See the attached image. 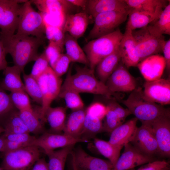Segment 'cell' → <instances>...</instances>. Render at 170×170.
<instances>
[{"label":"cell","mask_w":170,"mask_h":170,"mask_svg":"<svg viewBox=\"0 0 170 170\" xmlns=\"http://www.w3.org/2000/svg\"><path fill=\"white\" fill-rule=\"evenodd\" d=\"M76 72L72 75L71 68L69 70L61 87L74 90L79 93H88L104 96L106 98L113 97L117 100L122 99L121 93L110 91L105 84L95 76V71L85 66H76Z\"/></svg>","instance_id":"cell-1"},{"label":"cell","mask_w":170,"mask_h":170,"mask_svg":"<svg viewBox=\"0 0 170 170\" xmlns=\"http://www.w3.org/2000/svg\"><path fill=\"white\" fill-rule=\"evenodd\" d=\"M0 38L6 54L11 55L14 65L22 72L27 64L37 58L38 48L44 42V39L16 34L9 37H0Z\"/></svg>","instance_id":"cell-2"},{"label":"cell","mask_w":170,"mask_h":170,"mask_svg":"<svg viewBox=\"0 0 170 170\" xmlns=\"http://www.w3.org/2000/svg\"><path fill=\"white\" fill-rule=\"evenodd\" d=\"M118 101L126 106L131 114L133 115L142 124H149L170 112L169 108L148 99L140 87L132 91L126 99H121Z\"/></svg>","instance_id":"cell-3"},{"label":"cell","mask_w":170,"mask_h":170,"mask_svg":"<svg viewBox=\"0 0 170 170\" xmlns=\"http://www.w3.org/2000/svg\"><path fill=\"white\" fill-rule=\"evenodd\" d=\"M123 36L119 29L108 34L91 40L83 48L89 68L94 70L98 63L117 49Z\"/></svg>","instance_id":"cell-4"},{"label":"cell","mask_w":170,"mask_h":170,"mask_svg":"<svg viewBox=\"0 0 170 170\" xmlns=\"http://www.w3.org/2000/svg\"><path fill=\"white\" fill-rule=\"evenodd\" d=\"M27 0L21 6L16 34L44 39L45 21L43 14L37 12Z\"/></svg>","instance_id":"cell-5"},{"label":"cell","mask_w":170,"mask_h":170,"mask_svg":"<svg viewBox=\"0 0 170 170\" xmlns=\"http://www.w3.org/2000/svg\"><path fill=\"white\" fill-rule=\"evenodd\" d=\"M39 148L31 145L4 152L0 167L3 170H31L40 158Z\"/></svg>","instance_id":"cell-6"},{"label":"cell","mask_w":170,"mask_h":170,"mask_svg":"<svg viewBox=\"0 0 170 170\" xmlns=\"http://www.w3.org/2000/svg\"><path fill=\"white\" fill-rule=\"evenodd\" d=\"M129 8L104 13L96 16L94 18L93 27L90 31L87 40L96 39L114 32L126 20Z\"/></svg>","instance_id":"cell-7"},{"label":"cell","mask_w":170,"mask_h":170,"mask_svg":"<svg viewBox=\"0 0 170 170\" xmlns=\"http://www.w3.org/2000/svg\"><path fill=\"white\" fill-rule=\"evenodd\" d=\"M140 62L153 55L162 52L165 41L163 35L157 36L151 33L147 26L132 31Z\"/></svg>","instance_id":"cell-8"},{"label":"cell","mask_w":170,"mask_h":170,"mask_svg":"<svg viewBox=\"0 0 170 170\" xmlns=\"http://www.w3.org/2000/svg\"><path fill=\"white\" fill-rule=\"evenodd\" d=\"M27 0H0V37H9L17 30L21 6Z\"/></svg>","instance_id":"cell-9"},{"label":"cell","mask_w":170,"mask_h":170,"mask_svg":"<svg viewBox=\"0 0 170 170\" xmlns=\"http://www.w3.org/2000/svg\"><path fill=\"white\" fill-rule=\"evenodd\" d=\"M42 96V112L45 113L50 106L53 101L58 97L62 85L60 77L57 76L49 66L46 71L37 79Z\"/></svg>","instance_id":"cell-10"},{"label":"cell","mask_w":170,"mask_h":170,"mask_svg":"<svg viewBox=\"0 0 170 170\" xmlns=\"http://www.w3.org/2000/svg\"><path fill=\"white\" fill-rule=\"evenodd\" d=\"M90 142V140L87 139L75 138L64 133H55L45 132L38 138H36L32 145L41 148L46 154L58 148L74 145L79 142Z\"/></svg>","instance_id":"cell-11"},{"label":"cell","mask_w":170,"mask_h":170,"mask_svg":"<svg viewBox=\"0 0 170 170\" xmlns=\"http://www.w3.org/2000/svg\"><path fill=\"white\" fill-rule=\"evenodd\" d=\"M105 84L110 91L115 93L131 92L137 87L136 79L121 61L108 78Z\"/></svg>","instance_id":"cell-12"},{"label":"cell","mask_w":170,"mask_h":170,"mask_svg":"<svg viewBox=\"0 0 170 170\" xmlns=\"http://www.w3.org/2000/svg\"><path fill=\"white\" fill-rule=\"evenodd\" d=\"M157 141L158 154L161 156H170V112L164 114L149 124Z\"/></svg>","instance_id":"cell-13"},{"label":"cell","mask_w":170,"mask_h":170,"mask_svg":"<svg viewBox=\"0 0 170 170\" xmlns=\"http://www.w3.org/2000/svg\"><path fill=\"white\" fill-rule=\"evenodd\" d=\"M71 154L72 163L78 170H114L113 165L109 160L91 156L81 147L73 150Z\"/></svg>","instance_id":"cell-14"},{"label":"cell","mask_w":170,"mask_h":170,"mask_svg":"<svg viewBox=\"0 0 170 170\" xmlns=\"http://www.w3.org/2000/svg\"><path fill=\"white\" fill-rule=\"evenodd\" d=\"M124 151L119 158L114 170H127L155 161L138 149L130 143L124 145Z\"/></svg>","instance_id":"cell-15"},{"label":"cell","mask_w":170,"mask_h":170,"mask_svg":"<svg viewBox=\"0 0 170 170\" xmlns=\"http://www.w3.org/2000/svg\"><path fill=\"white\" fill-rule=\"evenodd\" d=\"M143 91L150 100L163 105L170 104V79L161 78L150 82H145Z\"/></svg>","instance_id":"cell-16"},{"label":"cell","mask_w":170,"mask_h":170,"mask_svg":"<svg viewBox=\"0 0 170 170\" xmlns=\"http://www.w3.org/2000/svg\"><path fill=\"white\" fill-rule=\"evenodd\" d=\"M130 143L149 156H153L158 153L157 141L149 124H142L137 128L134 137Z\"/></svg>","instance_id":"cell-17"},{"label":"cell","mask_w":170,"mask_h":170,"mask_svg":"<svg viewBox=\"0 0 170 170\" xmlns=\"http://www.w3.org/2000/svg\"><path fill=\"white\" fill-rule=\"evenodd\" d=\"M137 66L146 81L150 82L161 78L165 64L163 57L156 54L141 61Z\"/></svg>","instance_id":"cell-18"},{"label":"cell","mask_w":170,"mask_h":170,"mask_svg":"<svg viewBox=\"0 0 170 170\" xmlns=\"http://www.w3.org/2000/svg\"><path fill=\"white\" fill-rule=\"evenodd\" d=\"M118 48L121 55V61L127 69L131 67L137 66L140 60L132 31L125 30Z\"/></svg>","instance_id":"cell-19"},{"label":"cell","mask_w":170,"mask_h":170,"mask_svg":"<svg viewBox=\"0 0 170 170\" xmlns=\"http://www.w3.org/2000/svg\"><path fill=\"white\" fill-rule=\"evenodd\" d=\"M138 120L135 117L116 128L110 133L108 141L114 145L123 147L125 144L130 143L137 131Z\"/></svg>","instance_id":"cell-20"},{"label":"cell","mask_w":170,"mask_h":170,"mask_svg":"<svg viewBox=\"0 0 170 170\" xmlns=\"http://www.w3.org/2000/svg\"><path fill=\"white\" fill-rule=\"evenodd\" d=\"M34 4L42 14H46L58 17L64 25L70 6L72 5L67 0H32Z\"/></svg>","instance_id":"cell-21"},{"label":"cell","mask_w":170,"mask_h":170,"mask_svg":"<svg viewBox=\"0 0 170 170\" xmlns=\"http://www.w3.org/2000/svg\"><path fill=\"white\" fill-rule=\"evenodd\" d=\"M20 116L27 127L30 133L38 134L45 132L44 124L46 122L42 112L41 106L19 111Z\"/></svg>","instance_id":"cell-22"},{"label":"cell","mask_w":170,"mask_h":170,"mask_svg":"<svg viewBox=\"0 0 170 170\" xmlns=\"http://www.w3.org/2000/svg\"><path fill=\"white\" fill-rule=\"evenodd\" d=\"M90 16L85 12L68 14L63 26L67 32L76 39L84 34L89 24Z\"/></svg>","instance_id":"cell-23"},{"label":"cell","mask_w":170,"mask_h":170,"mask_svg":"<svg viewBox=\"0 0 170 170\" xmlns=\"http://www.w3.org/2000/svg\"><path fill=\"white\" fill-rule=\"evenodd\" d=\"M129 8L124 0H88L84 12L94 18L100 14Z\"/></svg>","instance_id":"cell-24"},{"label":"cell","mask_w":170,"mask_h":170,"mask_svg":"<svg viewBox=\"0 0 170 170\" xmlns=\"http://www.w3.org/2000/svg\"><path fill=\"white\" fill-rule=\"evenodd\" d=\"M121 60V55L118 47L112 53L102 59L96 65L95 69L98 79L105 84Z\"/></svg>","instance_id":"cell-25"},{"label":"cell","mask_w":170,"mask_h":170,"mask_svg":"<svg viewBox=\"0 0 170 170\" xmlns=\"http://www.w3.org/2000/svg\"><path fill=\"white\" fill-rule=\"evenodd\" d=\"M85 114L84 108L72 111L66 119L63 133L75 138H81Z\"/></svg>","instance_id":"cell-26"},{"label":"cell","mask_w":170,"mask_h":170,"mask_svg":"<svg viewBox=\"0 0 170 170\" xmlns=\"http://www.w3.org/2000/svg\"><path fill=\"white\" fill-rule=\"evenodd\" d=\"M67 108L59 106L48 108L45 113V116L50 127V133H61L66 120Z\"/></svg>","instance_id":"cell-27"},{"label":"cell","mask_w":170,"mask_h":170,"mask_svg":"<svg viewBox=\"0 0 170 170\" xmlns=\"http://www.w3.org/2000/svg\"><path fill=\"white\" fill-rule=\"evenodd\" d=\"M125 30L131 31L147 26L158 18L152 14L129 8Z\"/></svg>","instance_id":"cell-28"},{"label":"cell","mask_w":170,"mask_h":170,"mask_svg":"<svg viewBox=\"0 0 170 170\" xmlns=\"http://www.w3.org/2000/svg\"><path fill=\"white\" fill-rule=\"evenodd\" d=\"M4 77L0 86L4 90L11 92L19 90H25L24 83L20 77L22 71L17 66H8L3 70Z\"/></svg>","instance_id":"cell-29"},{"label":"cell","mask_w":170,"mask_h":170,"mask_svg":"<svg viewBox=\"0 0 170 170\" xmlns=\"http://www.w3.org/2000/svg\"><path fill=\"white\" fill-rule=\"evenodd\" d=\"M130 8L153 14L158 17L163 8L170 2L164 0H124Z\"/></svg>","instance_id":"cell-30"},{"label":"cell","mask_w":170,"mask_h":170,"mask_svg":"<svg viewBox=\"0 0 170 170\" xmlns=\"http://www.w3.org/2000/svg\"><path fill=\"white\" fill-rule=\"evenodd\" d=\"M64 46L66 54L70 59L71 62H77L89 66L87 57L79 45L77 39L68 33H65Z\"/></svg>","instance_id":"cell-31"},{"label":"cell","mask_w":170,"mask_h":170,"mask_svg":"<svg viewBox=\"0 0 170 170\" xmlns=\"http://www.w3.org/2000/svg\"><path fill=\"white\" fill-rule=\"evenodd\" d=\"M147 26L149 31L157 36L170 34V2L164 8L159 18Z\"/></svg>","instance_id":"cell-32"},{"label":"cell","mask_w":170,"mask_h":170,"mask_svg":"<svg viewBox=\"0 0 170 170\" xmlns=\"http://www.w3.org/2000/svg\"><path fill=\"white\" fill-rule=\"evenodd\" d=\"M93 143L96 150L107 158L114 167L120 157V151L123 147L116 146L109 141L95 137L93 138Z\"/></svg>","instance_id":"cell-33"},{"label":"cell","mask_w":170,"mask_h":170,"mask_svg":"<svg viewBox=\"0 0 170 170\" xmlns=\"http://www.w3.org/2000/svg\"><path fill=\"white\" fill-rule=\"evenodd\" d=\"M74 146H68L47 153L46 154L48 157V163L49 170H64L67 156L71 153Z\"/></svg>","instance_id":"cell-34"},{"label":"cell","mask_w":170,"mask_h":170,"mask_svg":"<svg viewBox=\"0 0 170 170\" xmlns=\"http://www.w3.org/2000/svg\"><path fill=\"white\" fill-rule=\"evenodd\" d=\"M8 115L5 123L4 135L30 133L27 127L20 116L19 111L13 110Z\"/></svg>","instance_id":"cell-35"},{"label":"cell","mask_w":170,"mask_h":170,"mask_svg":"<svg viewBox=\"0 0 170 170\" xmlns=\"http://www.w3.org/2000/svg\"><path fill=\"white\" fill-rule=\"evenodd\" d=\"M103 120L86 112L81 138L89 140L99 133L103 132Z\"/></svg>","instance_id":"cell-36"},{"label":"cell","mask_w":170,"mask_h":170,"mask_svg":"<svg viewBox=\"0 0 170 170\" xmlns=\"http://www.w3.org/2000/svg\"><path fill=\"white\" fill-rule=\"evenodd\" d=\"M79 94L71 89L61 87L58 97L64 100L67 108L74 111L84 108V104Z\"/></svg>","instance_id":"cell-37"},{"label":"cell","mask_w":170,"mask_h":170,"mask_svg":"<svg viewBox=\"0 0 170 170\" xmlns=\"http://www.w3.org/2000/svg\"><path fill=\"white\" fill-rule=\"evenodd\" d=\"M23 78L25 91L34 101L41 106L42 96L37 80L30 74H24Z\"/></svg>","instance_id":"cell-38"},{"label":"cell","mask_w":170,"mask_h":170,"mask_svg":"<svg viewBox=\"0 0 170 170\" xmlns=\"http://www.w3.org/2000/svg\"><path fill=\"white\" fill-rule=\"evenodd\" d=\"M107 111L103 119V132L110 133L113 130L123 123L125 121L109 104L106 105Z\"/></svg>","instance_id":"cell-39"},{"label":"cell","mask_w":170,"mask_h":170,"mask_svg":"<svg viewBox=\"0 0 170 170\" xmlns=\"http://www.w3.org/2000/svg\"><path fill=\"white\" fill-rule=\"evenodd\" d=\"M45 35L49 42L55 43L64 50L65 32L62 26H53L45 21Z\"/></svg>","instance_id":"cell-40"},{"label":"cell","mask_w":170,"mask_h":170,"mask_svg":"<svg viewBox=\"0 0 170 170\" xmlns=\"http://www.w3.org/2000/svg\"><path fill=\"white\" fill-rule=\"evenodd\" d=\"M9 95L14 106L19 111L30 109L32 108L29 95L25 91L12 92Z\"/></svg>","instance_id":"cell-41"},{"label":"cell","mask_w":170,"mask_h":170,"mask_svg":"<svg viewBox=\"0 0 170 170\" xmlns=\"http://www.w3.org/2000/svg\"><path fill=\"white\" fill-rule=\"evenodd\" d=\"M3 136L6 139L15 144L20 148L32 145L36 138L30 133L10 134Z\"/></svg>","instance_id":"cell-42"},{"label":"cell","mask_w":170,"mask_h":170,"mask_svg":"<svg viewBox=\"0 0 170 170\" xmlns=\"http://www.w3.org/2000/svg\"><path fill=\"white\" fill-rule=\"evenodd\" d=\"M49 66L48 60L44 51L35 61L30 74L37 79Z\"/></svg>","instance_id":"cell-43"},{"label":"cell","mask_w":170,"mask_h":170,"mask_svg":"<svg viewBox=\"0 0 170 170\" xmlns=\"http://www.w3.org/2000/svg\"><path fill=\"white\" fill-rule=\"evenodd\" d=\"M71 62L67 54L62 53L51 68L56 75L60 77L67 72Z\"/></svg>","instance_id":"cell-44"},{"label":"cell","mask_w":170,"mask_h":170,"mask_svg":"<svg viewBox=\"0 0 170 170\" xmlns=\"http://www.w3.org/2000/svg\"><path fill=\"white\" fill-rule=\"evenodd\" d=\"M44 51L49 65L52 68L61 54L63 53V50L55 43L50 42Z\"/></svg>","instance_id":"cell-45"},{"label":"cell","mask_w":170,"mask_h":170,"mask_svg":"<svg viewBox=\"0 0 170 170\" xmlns=\"http://www.w3.org/2000/svg\"><path fill=\"white\" fill-rule=\"evenodd\" d=\"M14 107L9 95L0 86V117L8 115Z\"/></svg>","instance_id":"cell-46"},{"label":"cell","mask_w":170,"mask_h":170,"mask_svg":"<svg viewBox=\"0 0 170 170\" xmlns=\"http://www.w3.org/2000/svg\"><path fill=\"white\" fill-rule=\"evenodd\" d=\"M107 111L106 105L99 102L92 103L86 109V112L92 114L103 120Z\"/></svg>","instance_id":"cell-47"},{"label":"cell","mask_w":170,"mask_h":170,"mask_svg":"<svg viewBox=\"0 0 170 170\" xmlns=\"http://www.w3.org/2000/svg\"><path fill=\"white\" fill-rule=\"evenodd\" d=\"M169 165L166 161H155L141 167L137 170H158Z\"/></svg>","instance_id":"cell-48"},{"label":"cell","mask_w":170,"mask_h":170,"mask_svg":"<svg viewBox=\"0 0 170 170\" xmlns=\"http://www.w3.org/2000/svg\"><path fill=\"white\" fill-rule=\"evenodd\" d=\"M162 52L164 54L165 67L168 76H170V40L165 41L164 43Z\"/></svg>","instance_id":"cell-49"},{"label":"cell","mask_w":170,"mask_h":170,"mask_svg":"<svg viewBox=\"0 0 170 170\" xmlns=\"http://www.w3.org/2000/svg\"><path fill=\"white\" fill-rule=\"evenodd\" d=\"M5 48L0 38V71L4 70L7 67Z\"/></svg>","instance_id":"cell-50"},{"label":"cell","mask_w":170,"mask_h":170,"mask_svg":"<svg viewBox=\"0 0 170 170\" xmlns=\"http://www.w3.org/2000/svg\"><path fill=\"white\" fill-rule=\"evenodd\" d=\"M31 170H49L48 163L44 158H39L34 163Z\"/></svg>","instance_id":"cell-51"},{"label":"cell","mask_w":170,"mask_h":170,"mask_svg":"<svg viewBox=\"0 0 170 170\" xmlns=\"http://www.w3.org/2000/svg\"><path fill=\"white\" fill-rule=\"evenodd\" d=\"M70 3L73 5L81 7L83 11L85 10L88 0H67Z\"/></svg>","instance_id":"cell-52"},{"label":"cell","mask_w":170,"mask_h":170,"mask_svg":"<svg viewBox=\"0 0 170 170\" xmlns=\"http://www.w3.org/2000/svg\"><path fill=\"white\" fill-rule=\"evenodd\" d=\"M4 137L3 136L0 138V151L4 143Z\"/></svg>","instance_id":"cell-53"},{"label":"cell","mask_w":170,"mask_h":170,"mask_svg":"<svg viewBox=\"0 0 170 170\" xmlns=\"http://www.w3.org/2000/svg\"><path fill=\"white\" fill-rule=\"evenodd\" d=\"M158 170H170L169 165Z\"/></svg>","instance_id":"cell-54"},{"label":"cell","mask_w":170,"mask_h":170,"mask_svg":"<svg viewBox=\"0 0 170 170\" xmlns=\"http://www.w3.org/2000/svg\"><path fill=\"white\" fill-rule=\"evenodd\" d=\"M4 131V128L0 126V133Z\"/></svg>","instance_id":"cell-55"},{"label":"cell","mask_w":170,"mask_h":170,"mask_svg":"<svg viewBox=\"0 0 170 170\" xmlns=\"http://www.w3.org/2000/svg\"><path fill=\"white\" fill-rule=\"evenodd\" d=\"M72 170H77L76 168V167L74 164L72 163Z\"/></svg>","instance_id":"cell-56"},{"label":"cell","mask_w":170,"mask_h":170,"mask_svg":"<svg viewBox=\"0 0 170 170\" xmlns=\"http://www.w3.org/2000/svg\"><path fill=\"white\" fill-rule=\"evenodd\" d=\"M0 170H3L0 167Z\"/></svg>","instance_id":"cell-57"},{"label":"cell","mask_w":170,"mask_h":170,"mask_svg":"<svg viewBox=\"0 0 170 170\" xmlns=\"http://www.w3.org/2000/svg\"><path fill=\"white\" fill-rule=\"evenodd\" d=\"M77 170H78L77 169Z\"/></svg>","instance_id":"cell-58"}]
</instances>
